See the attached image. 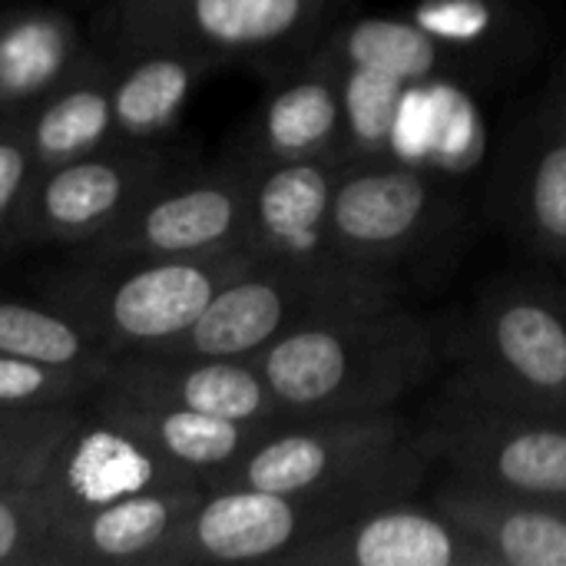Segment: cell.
I'll use <instances>...</instances> for the list:
<instances>
[{"label":"cell","mask_w":566,"mask_h":566,"mask_svg":"<svg viewBox=\"0 0 566 566\" xmlns=\"http://www.w3.org/2000/svg\"><path fill=\"white\" fill-rule=\"evenodd\" d=\"M249 159H348L342 73L312 56L292 70L262 103L249 126Z\"/></svg>","instance_id":"e0dca14e"},{"label":"cell","mask_w":566,"mask_h":566,"mask_svg":"<svg viewBox=\"0 0 566 566\" xmlns=\"http://www.w3.org/2000/svg\"><path fill=\"white\" fill-rule=\"evenodd\" d=\"M106 3V13H123V10H133V7H143V3H153V0H103Z\"/></svg>","instance_id":"f546056e"},{"label":"cell","mask_w":566,"mask_h":566,"mask_svg":"<svg viewBox=\"0 0 566 566\" xmlns=\"http://www.w3.org/2000/svg\"><path fill=\"white\" fill-rule=\"evenodd\" d=\"M202 494L199 481H172L80 507L56 504V566H169Z\"/></svg>","instance_id":"7c38bea8"},{"label":"cell","mask_w":566,"mask_h":566,"mask_svg":"<svg viewBox=\"0 0 566 566\" xmlns=\"http://www.w3.org/2000/svg\"><path fill=\"white\" fill-rule=\"evenodd\" d=\"M209 70V60L186 50H126V60L116 63L113 80V139L129 146H156V139L179 123L189 96Z\"/></svg>","instance_id":"ffe728a7"},{"label":"cell","mask_w":566,"mask_h":566,"mask_svg":"<svg viewBox=\"0 0 566 566\" xmlns=\"http://www.w3.org/2000/svg\"><path fill=\"white\" fill-rule=\"evenodd\" d=\"M279 566H497L444 511L395 501L298 544Z\"/></svg>","instance_id":"4fadbf2b"},{"label":"cell","mask_w":566,"mask_h":566,"mask_svg":"<svg viewBox=\"0 0 566 566\" xmlns=\"http://www.w3.org/2000/svg\"><path fill=\"white\" fill-rule=\"evenodd\" d=\"M345 159H252L249 252L255 262H332V199Z\"/></svg>","instance_id":"9a60e30c"},{"label":"cell","mask_w":566,"mask_h":566,"mask_svg":"<svg viewBox=\"0 0 566 566\" xmlns=\"http://www.w3.org/2000/svg\"><path fill=\"white\" fill-rule=\"evenodd\" d=\"M106 371L56 368L17 355H0V408H50L86 401Z\"/></svg>","instance_id":"83f0119b"},{"label":"cell","mask_w":566,"mask_h":566,"mask_svg":"<svg viewBox=\"0 0 566 566\" xmlns=\"http://www.w3.org/2000/svg\"><path fill=\"white\" fill-rule=\"evenodd\" d=\"M169 169L156 146L113 143L36 172L20 216V245H90Z\"/></svg>","instance_id":"8fae6325"},{"label":"cell","mask_w":566,"mask_h":566,"mask_svg":"<svg viewBox=\"0 0 566 566\" xmlns=\"http://www.w3.org/2000/svg\"><path fill=\"white\" fill-rule=\"evenodd\" d=\"M312 56L332 63L338 73L375 70L405 83L424 80L448 66V50L438 36H431V30L391 17H361L342 23L312 46Z\"/></svg>","instance_id":"7402d4cb"},{"label":"cell","mask_w":566,"mask_h":566,"mask_svg":"<svg viewBox=\"0 0 566 566\" xmlns=\"http://www.w3.org/2000/svg\"><path fill=\"white\" fill-rule=\"evenodd\" d=\"M249 156L196 172L169 169L83 252L90 262H153L249 249Z\"/></svg>","instance_id":"52a82bcc"},{"label":"cell","mask_w":566,"mask_h":566,"mask_svg":"<svg viewBox=\"0 0 566 566\" xmlns=\"http://www.w3.org/2000/svg\"><path fill=\"white\" fill-rule=\"evenodd\" d=\"M285 421L395 411L441 365L438 328L401 305L298 325L252 358Z\"/></svg>","instance_id":"6da1fadb"},{"label":"cell","mask_w":566,"mask_h":566,"mask_svg":"<svg viewBox=\"0 0 566 566\" xmlns=\"http://www.w3.org/2000/svg\"><path fill=\"white\" fill-rule=\"evenodd\" d=\"M96 391L129 401L186 408L259 428L285 424V415L252 358L123 355L113 358Z\"/></svg>","instance_id":"5bb4252c"},{"label":"cell","mask_w":566,"mask_h":566,"mask_svg":"<svg viewBox=\"0 0 566 566\" xmlns=\"http://www.w3.org/2000/svg\"><path fill=\"white\" fill-rule=\"evenodd\" d=\"M454 388L566 424V298L541 285L491 292L464 332Z\"/></svg>","instance_id":"5b68a950"},{"label":"cell","mask_w":566,"mask_h":566,"mask_svg":"<svg viewBox=\"0 0 566 566\" xmlns=\"http://www.w3.org/2000/svg\"><path fill=\"white\" fill-rule=\"evenodd\" d=\"M342 93H345L348 159L381 156L395 109L405 96V80L375 70H345Z\"/></svg>","instance_id":"4316f807"},{"label":"cell","mask_w":566,"mask_h":566,"mask_svg":"<svg viewBox=\"0 0 566 566\" xmlns=\"http://www.w3.org/2000/svg\"><path fill=\"white\" fill-rule=\"evenodd\" d=\"M249 265H255L249 249L196 259L93 262L53 279L50 305L83 325L109 358H123L179 338L216 292Z\"/></svg>","instance_id":"277c9868"},{"label":"cell","mask_w":566,"mask_h":566,"mask_svg":"<svg viewBox=\"0 0 566 566\" xmlns=\"http://www.w3.org/2000/svg\"><path fill=\"white\" fill-rule=\"evenodd\" d=\"M428 471L418 424L405 411L305 418L269 428L212 488L328 497L355 511L408 501Z\"/></svg>","instance_id":"7a4b0ae2"},{"label":"cell","mask_w":566,"mask_h":566,"mask_svg":"<svg viewBox=\"0 0 566 566\" xmlns=\"http://www.w3.org/2000/svg\"><path fill=\"white\" fill-rule=\"evenodd\" d=\"M113 80L116 63L86 46L80 63L33 103L27 136L36 172L113 146Z\"/></svg>","instance_id":"d6986e66"},{"label":"cell","mask_w":566,"mask_h":566,"mask_svg":"<svg viewBox=\"0 0 566 566\" xmlns=\"http://www.w3.org/2000/svg\"><path fill=\"white\" fill-rule=\"evenodd\" d=\"M418 448L428 464H444L451 481L566 504L564 421L491 405L451 385L418 424Z\"/></svg>","instance_id":"8992f818"},{"label":"cell","mask_w":566,"mask_h":566,"mask_svg":"<svg viewBox=\"0 0 566 566\" xmlns=\"http://www.w3.org/2000/svg\"><path fill=\"white\" fill-rule=\"evenodd\" d=\"M511 199L531 245L544 255L566 259V126L557 113H547L524 143Z\"/></svg>","instance_id":"603a6c76"},{"label":"cell","mask_w":566,"mask_h":566,"mask_svg":"<svg viewBox=\"0 0 566 566\" xmlns=\"http://www.w3.org/2000/svg\"><path fill=\"white\" fill-rule=\"evenodd\" d=\"M398 292L401 285L391 272L345 259L308 265L255 262L226 282L179 338L139 355L255 358L298 325L398 305Z\"/></svg>","instance_id":"3957f363"},{"label":"cell","mask_w":566,"mask_h":566,"mask_svg":"<svg viewBox=\"0 0 566 566\" xmlns=\"http://www.w3.org/2000/svg\"><path fill=\"white\" fill-rule=\"evenodd\" d=\"M80 421V405L0 408V494L46 481Z\"/></svg>","instance_id":"d4e9b609"},{"label":"cell","mask_w":566,"mask_h":566,"mask_svg":"<svg viewBox=\"0 0 566 566\" xmlns=\"http://www.w3.org/2000/svg\"><path fill=\"white\" fill-rule=\"evenodd\" d=\"M0 355L86 371H109L113 365V358L66 312L20 298H0Z\"/></svg>","instance_id":"cb8c5ba5"},{"label":"cell","mask_w":566,"mask_h":566,"mask_svg":"<svg viewBox=\"0 0 566 566\" xmlns=\"http://www.w3.org/2000/svg\"><path fill=\"white\" fill-rule=\"evenodd\" d=\"M358 514L328 497L212 488L189 514L169 566H279L298 544Z\"/></svg>","instance_id":"30bf717a"},{"label":"cell","mask_w":566,"mask_h":566,"mask_svg":"<svg viewBox=\"0 0 566 566\" xmlns=\"http://www.w3.org/2000/svg\"><path fill=\"white\" fill-rule=\"evenodd\" d=\"M36 166L20 113H0V252L20 245V216L33 186Z\"/></svg>","instance_id":"f1b7e54d"},{"label":"cell","mask_w":566,"mask_h":566,"mask_svg":"<svg viewBox=\"0 0 566 566\" xmlns=\"http://www.w3.org/2000/svg\"><path fill=\"white\" fill-rule=\"evenodd\" d=\"M90 418L103 421L116 434L163 458L166 464L192 474L202 488H209L222 471H229L269 428L226 421L186 408L129 401L106 391L90 395Z\"/></svg>","instance_id":"2e32d148"},{"label":"cell","mask_w":566,"mask_h":566,"mask_svg":"<svg viewBox=\"0 0 566 566\" xmlns=\"http://www.w3.org/2000/svg\"><path fill=\"white\" fill-rule=\"evenodd\" d=\"M86 53L80 23L46 3L0 10V113L46 96Z\"/></svg>","instance_id":"44dd1931"},{"label":"cell","mask_w":566,"mask_h":566,"mask_svg":"<svg viewBox=\"0 0 566 566\" xmlns=\"http://www.w3.org/2000/svg\"><path fill=\"white\" fill-rule=\"evenodd\" d=\"M554 113L560 116V123H564V126H566V86H564V90H560V96H557V109H554Z\"/></svg>","instance_id":"4dcf8cb0"},{"label":"cell","mask_w":566,"mask_h":566,"mask_svg":"<svg viewBox=\"0 0 566 566\" xmlns=\"http://www.w3.org/2000/svg\"><path fill=\"white\" fill-rule=\"evenodd\" d=\"M328 10L332 0H153L109 20L126 50L169 46L219 66L312 53Z\"/></svg>","instance_id":"ba28073f"},{"label":"cell","mask_w":566,"mask_h":566,"mask_svg":"<svg viewBox=\"0 0 566 566\" xmlns=\"http://www.w3.org/2000/svg\"><path fill=\"white\" fill-rule=\"evenodd\" d=\"M434 507L461 524L497 566H566V504L444 481Z\"/></svg>","instance_id":"ac0fdd59"},{"label":"cell","mask_w":566,"mask_h":566,"mask_svg":"<svg viewBox=\"0 0 566 566\" xmlns=\"http://www.w3.org/2000/svg\"><path fill=\"white\" fill-rule=\"evenodd\" d=\"M0 566H56V497L50 481L0 494Z\"/></svg>","instance_id":"484cf974"},{"label":"cell","mask_w":566,"mask_h":566,"mask_svg":"<svg viewBox=\"0 0 566 566\" xmlns=\"http://www.w3.org/2000/svg\"><path fill=\"white\" fill-rule=\"evenodd\" d=\"M448 206L444 182L428 169L381 156L345 159L332 199L335 255L391 272L434 235Z\"/></svg>","instance_id":"9c48e42d"}]
</instances>
